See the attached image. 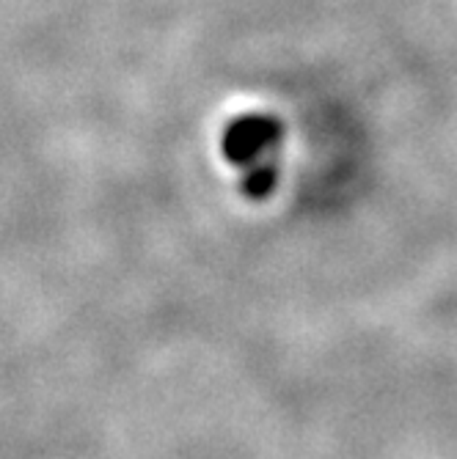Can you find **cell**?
I'll list each match as a JSON object with an SVG mask.
<instances>
[{"label":"cell","instance_id":"1","mask_svg":"<svg viewBox=\"0 0 457 459\" xmlns=\"http://www.w3.org/2000/svg\"><path fill=\"white\" fill-rule=\"evenodd\" d=\"M281 138H284V127H281V121L276 116L248 113V116L234 118L224 130L221 149H224V157L232 165L245 169V165H251L257 160L273 157Z\"/></svg>","mask_w":457,"mask_h":459},{"label":"cell","instance_id":"2","mask_svg":"<svg viewBox=\"0 0 457 459\" xmlns=\"http://www.w3.org/2000/svg\"><path fill=\"white\" fill-rule=\"evenodd\" d=\"M242 193L248 198H268L276 187H278V165L265 157V160H257L251 165H245V171H242V182H240Z\"/></svg>","mask_w":457,"mask_h":459}]
</instances>
